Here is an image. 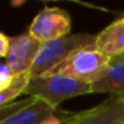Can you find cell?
Instances as JSON below:
<instances>
[{
    "mask_svg": "<svg viewBox=\"0 0 124 124\" xmlns=\"http://www.w3.org/2000/svg\"><path fill=\"white\" fill-rule=\"evenodd\" d=\"M111 63L112 57L99 51L93 44L73 51L64 62L56 65L48 73L67 76L92 85L105 75Z\"/></svg>",
    "mask_w": 124,
    "mask_h": 124,
    "instance_id": "6da1fadb",
    "label": "cell"
},
{
    "mask_svg": "<svg viewBox=\"0 0 124 124\" xmlns=\"http://www.w3.org/2000/svg\"><path fill=\"white\" fill-rule=\"evenodd\" d=\"M87 93H93L91 84L67 76L49 73L31 78L24 91V95L28 97L40 99L54 108H59V105L68 99Z\"/></svg>",
    "mask_w": 124,
    "mask_h": 124,
    "instance_id": "7a4b0ae2",
    "label": "cell"
},
{
    "mask_svg": "<svg viewBox=\"0 0 124 124\" xmlns=\"http://www.w3.org/2000/svg\"><path fill=\"white\" fill-rule=\"evenodd\" d=\"M95 41L96 35L92 33H70L63 38L41 43L35 62L30 70V76L38 78L46 75L62 62H64L73 51L83 47L93 46Z\"/></svg>",
    "mask_w": 124,
    "mask_h": 124,
    "instance_id": "3957f363",
    "label": "cell"
},
{
    "mask_svg": "<svg viewBox=\"0 0 124 124\" xmlns=\"http://www.w3.org/2000/svg\"><path fill=\"white\" fill-rule=\"evenodd\" d=\"M71 16L65 9L57 7H44L30 24L28 33L40 43L55 40L70 35Z\"/></svg>",
    "mask_w": 124,
    "mask_h": 124,
    "instance_id": "277c9868",
    "label": "cell"
},
{
    "mask_svg": "<svg viewBox=\"0 0 124 124\" xmlns=\"http://www.w3.org/2000/svg\"><path fill=\"white\" fill-rule=\"evenodd\" d=\"M124 99L111 96L88 109L73 112L67 124H123Z\"/></svg>",
    "mask_w": 124,
    "mask_h": 124,
    "instance_id": "5b68a950",
    "label": "cell"
},
{
    "mask_svg": "<svg viewBox=\"0 0 124 124\" xmlns=\"http://www.w3.org/2000/svg\"><path fill=\"white\" fill-rule=\"evenodd\" d=\"M40 46V41L35 40L28 32L11 38L6 63L11 68L14 76L30 73Z\"/></svg>",
    "mask_w": 124,
    "mask_h": 124,
    "instance_id": "8992f818",
    "label": "cell"
},
{
    "mask_svg": "<svg viewBox=\"0 0 124 124\" xmlns=\"http://www.w3.org/2000/svg\"><path fill=\"white\" fill-rule=\"evenodd\" d=\"M95 46L112 59L124 54V19L119 17L97 33Z\"/></svg>",
    "mask_w": 124,
    "mask_h": 124,
    "instance_id": "52a82bcc",
    "label": "cell"
},
{
    "mask_svg": "<svg viewBox=\"0 0 124 124\" xmlns=\"http://www.w3.org/2000/svg\"><path fill=\"white\" fill-rule=\"evenodd\" d=\"M56 109L57 108L51 107L48 103L33 97V101L31 104L11 115L0 124H40L41 121L54 115Z\"/></svg>",
    "mask_w": 124,
    "mask_h": 124,
    "instance_id": "ba28073f",
    "label": "cell"
},
{
    "mask_svg": "<svg viewBox=\"0 0 124 124\" xmlns=\"http://www.w3.org/2000/svg\"><path fill=\"white\" fill-rule=\"evenodd\" d=\"M92 92L109 93L124 99V62H112L105 75L92 84Z\"/></svg>",
    "mask_w": 124,
    "mask_h": 124,
    "instance_id": "9c48e42d",
    "label": "cell"
},
{
    "mask_svg": "<svg viewBox=\"0 0 124 124\" xmlns=\"http://www.w3.org/2000/svg\"><path fill=\"white\" fill-rule=\"evenodd\" d=\"M30 79H31L30 73H23V75L15 76L14 83H12L7 89L0 92V108L12 104L14 100L16 99L17 96L24 95V91L28 85Z\"/></svg>",
    "mask_w": 124,
    "mask_h": 124,
    "instance_id": "30bf717a",
    "label": "cell"
},
{
    "mask_svg": "<svg viewBox=\"0 0 124 124\" xmlns=\"http://www.w3.org/2000/svg\"><path fill=\"white\" fill-rule=\"evenodd\" d=\"M33 101V97H24V99H20L17 100V101H14L12 104L7 105V107H3L0 108V123L3 120H6L7 117H9L11 115H14V113H16L17 111H20L22 108L27 107L28 104H31V103Z\"/></svg>",
    "mask_w": 124,
    "mask_h": 124,
    "instance_id": "8fae6325",
    "label": "cell"
},
{
    "mask_svg": "<svg viewBox=\"0 0 124 124\" xmlns=\"http://www.w3.org/2000/svg\"><path fill=\"white\" fill-rule=\"evenodd\" d=\"M14 73H12L11 68L8 67L7 63L0 62V92L7 89L12 83H14Z\"/></svg>",
    "mask_w": 124,
    "mask_h": 124,
    "instance_id": "7c38bea8",
    "label": "cell"
},
{
    "mask_svg": "<svg viewBox=\"0 0 124 124\" xmlns=\"http://www.w3.org/2000/svg\"><path fill=\"white\" fill-rule=\"evenodd\" d=\"M9 43H11V38H8L4 32H0V59L7 57V54H8V49H9Z\"/></svg>",
    "mask_w": 124,
    "mask_h": 124,
    "instance_id": "4fadbf2b",
    "label": "cell"
},
{
    "mask_svg": "<svg viewBox=\"0 0 124 124\" xmlns=\"http://www.w3.org/2000/svg\"><path fill=\"white\" fill-rule=\"evenodd\" d=\"M112 62H124V54H121V55H119L117 57L112 59Z\"/></svg>",
    "mask_w": 124,
    "mask_h": 124,
    "instance_id": "5bb4252c",
    "label": "cell"
},
{
    "mask_svg": "<svg viewBox=\"0 0 124 124\" xmlns=\"http://www.w3.org/2000/svg\"><path fill=\"white\" fill-rule=\"evenodd\" d=\"M120 17H121V19H124V12H123V14L120 15Z\"/></svg>",
    "mask_w": 124,
    "mask_h": 124,
    "instance_id": "9a60e30c",
    "label": "cell"
},
{
    "mask_svg": "<svg viewBox=\"0 0 124 124\" xmlns=\"http://www.w3.org/2000/svg\"><path fill=\"white\" fill-rule=\"evenodd\" d=\"M123 124H124V123H123Z\"/></svg>",
    "mask_w": 124,
    "mask_h": 124,
    "instance_id": "2e32d148",
    "label": "cell"
}]
</instances>
